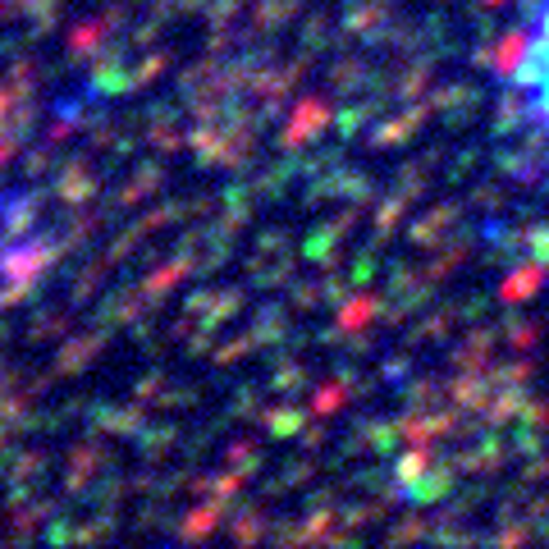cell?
Here are the masks:
<instances>
[{
    "label": "cell",
    "instance_id": "1",
    "mask_svg": "<svg viewBox=\"0 0 549 549\" xmlns=\"http://www.w3.org/2000/svg\"><path fill=\"white\" fill-rule=\"evenodd\" d=\"M499 78H504L513 115L522 119L536 138L549 142V0H536V5L522 14L517 33L508 37Z\"/></svg>",
    "mask_w": 549,
    "mask_h": 549
}]
</instances>
